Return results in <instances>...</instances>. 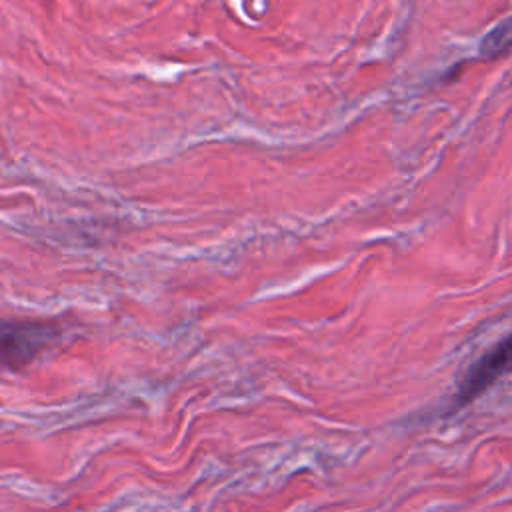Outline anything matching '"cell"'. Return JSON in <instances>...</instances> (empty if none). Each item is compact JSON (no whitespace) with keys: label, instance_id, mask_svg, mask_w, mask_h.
<instances>
[{"label":"cell","instance_id":"1","mask_svg":"<svg viewBox=\"0 0 512 512\" xmlns=\"http://www.w3.org/2000/svg\"><path fill=\"white\" fill-rule=\"evenodd\" d=\"M58 328L34 320H0V368L18 370L58 340Z\"/></svg>","mask_w":512,"mask_h":512},{"label":"cell","instance_id":"2","mask_svg":"<svg viewBox=\"0 0 512 512\" xmlns=\"http://www.w3.org/2000/svg\"><path fill=\"white\" fill-rule=\"evenodd\" d=\"M512 370V334L484 352L476 362L468 366L464 376L458 382L456 404L466 406L488 388H492L506 372Z\"/></svg>","mask_w":512,"mask_h":512},{"label":"cell","instance_id":"3","mask_svg":"<svg viewBox=\"0 0 512 512\" xmlns=\"http://www.w3.org/2000/svg\"><path fill=\"white\" fill-rule=\"evenodd\" d=\"M512 48V18L496 24L480 42V54L484 58H496Z\"/></svg>","mask_w":512,"mask_h":512}]
</instances>
